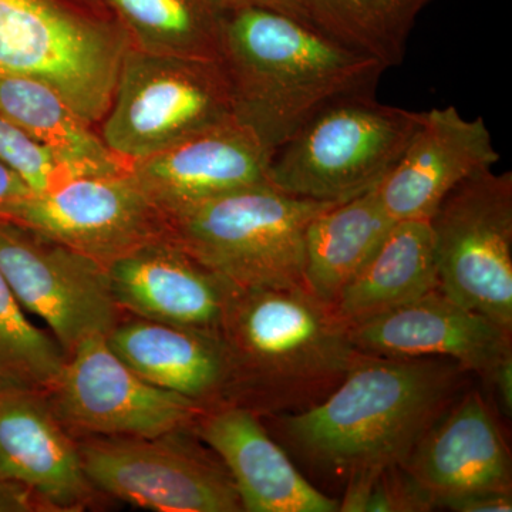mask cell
<instances>
[{
    "instance_id": "1",
    "label": "cell",
    "mask_w": 512,
    "mask_h": 512,
    "mask_svg": "<svg viewBox=\"0 0 512 512\" xmlns=\"http://www.w3.org/2000/svg\"><path fill=\"white\" fill-rule=\"evenodd\" d=\"M467 373L441 357L363 353L325 400L276 421L301 456L330 473L350 477L403 464L456 402Z\"/></svg>"
},
{
    "instance_id": "2",
    "label": "cell",
    "mask_w": 512,
    "mask_h": 512,
    "mask_svg": "<svg viewBox=\"0 0 512 512\" xmlns=\"http://www.w3.org/2000/svg\"><path fill=\"white\" fill-rule=\"evenodd\" d=\"M224 402L259 416L303 412L325 400L363 355L335 306L305 286H235L220 329Z\"/></svg>"
},
{
    "instance_id": "3",
    "label": "cell",
    "mask_w": 512,
    "mask_h": 512,
    "mask_svg": "<svg viewBox=\"0 0 512 512\" xmlns=\"http://www.w3.org/2000/svg\"><path fill=\"white\" fill-rule=\"evenodd\" d=\"M220 62L234 116L272 153L330 104L375 94L386 70L318 29L264 9L228 12Z\"/></svg>"
},
{
    "instance_id": "4",
    "label": "cell",
    "mask_w": 512,
    "mask_h": 512,
    "mask_svg": "<svg viewBox=\"0 0 512 512\" xmlns=\"http://www.w3.org/2000/svg\"><path fill=\"white\" fill-rule=\"evenodd\" d=\"M128 47L99 0H0V76L47 84L94 126L109 110Z\"/></svg>"
},
{
    "instance_id": "5",
    "label": "cell",
    "mask_w": 512,
    "mask_h": 512,
    "mask_svg": "<svg viewBox=\"0 0 512 512\" xmlns=\"http://www.w3.org/2000/svg\"><path fill=\"white\" fill-rule=\"evenodd\" d=\"M423 114L359 94L330 104L276 148L269 183L320 202H343L377 187L400 160Z\"/></svg>"
},
{
    "instance_id": "6",
    "label": "cell",
    "mask_w": 512,
    "mask_h": 512,
    "mask_svg": "<svg viewBox=\"0 0 512 512\" xmlns=\"http://www.w3.org/2000/svg\"><path fill=\"white\" fill-rule=\"evenodd\" d=\"M333 204L303 200L265 184L204 202L170 225L175 241L229 284L291 288L305 286L306 228Z\"/></svg>"
},
{
    "instance_id": "7",
    "label": "cell",
    "mask_w": 512,
    "mask_h": 512,
    "mask_svg": "<svg viewBox=\"0 0 512 512\" xmlns=\"http://www.w3.org/2000/svg\"><path fill=\"white\" fill-rule=\"evenodd\" d=\"M231 117V90L221 62L128 47L99 133L110 150L133 164Z\"/></svg>"
},
{
    "instance_id": "8",
    "label": "cell",
    "mask_w": 512,
    "mask_h": 512,
    "mask_svg": "<svg viewBox=\"0 0 512 512\" xmlns=\"http://www.w3.org/2000/svg\"><path fill=\"white\" fill-rule=\"evenodd\" d=\"M439 288L512 330V174L480 171L430 218Z\"/></svg>"
},
{
    "instance_id": "9",
    "label": "cell",
    "mask_w": 512,
    "mask_h": 512,
    "mask_svg": "<svg viewBox=\"0 0 512 512\" xmlns=\"http://www.w3.org/2000/svg\"><path fill=\"white\" fill-rule=\"evenodd\" d=\"M0 272L66 356L120 322L107 266L16 222L0 220Z\"/></svg>"
},
{
    "instance_id": "10",
    "label": "cell",
    "mask_w": 512,
    "mask_h": 512,
    "mask_svg": "<svg viewBox=\"0 0 512 512\" xmlns=\"http://www.w3.org/2000/svg\"><path fill=\"white\" fill-rule=\"evenodd\" d=\"M181 431L167 436L100 437L80 444L94 490L160 512H238L241 500L227 468Z\"/></svg>"
},
{
    "instance_id": "11",
    "label": "cell",
    "mask_w": 512,
    "mask_h": 512,
    "mask_svg": "<svg viewBox=\"0 0 512 512\" xmlns=\"http://www.w3.org/2000/svg\"><path fill=\"white\" fill-rule=\"evenodd\" d=\"M45 397L67 430L99 437L167 436L194 427L207 409L138 376L106 338L86 340L67 356Z\"/></svg>"
},
{
    "instance_id": "12",
    "label": "cell",
    "mask_w": 512,
    "mask_h": 512,
    "mask_svg": "<svg viewBox=\"0 0 512 512\" xmlns=\"http://www.w3.org/2000/svg\"><path fill=\"white\" fill-rule=\"evenodd\" d=\"M3 220L40 232L104 266L173 238L170 221L130 171L72 178L13 205Z\"/></svg>"
},
{
    "instance_id": "13",
    "label": "cell",
    "mask_w": 512,
    "mask_h": 512,
    "mask_svg": "<svg viewBox=\"0 0 512 512\" xmlns=\"http://www.w3.org/2000/svg\"><path fill=\"white\" fill-rule=\"evenodd\" d=\"M272 151L237 117L131 164L130 173L168 221L204 202L269 183Z\"/></svg>"
},
{
    "instance_id": "14",
    "label": "cell",
    "mask_w": 512,
    "mask_h": 512,
    "mask_svg": "<svg viewBox=\"0 0 512 512\" xmlns=\"http://www.w3.org/2000/svg\"><path fill=\"white\" fill-rule=\"evenodd\" d=\"M512 330L436 291L365 322L350 326V338L365 355L441 357L490 380L512 356Z\"/></svg>"
},
{
    "instance_id": "15",
    "label": "cell",
    "mask_w": 512,
    "mask_h": 512,
    "mask_svg": "<svg viewBox=\"0 0 512 512\" xmlns=\"http://www.w3.org/2000/svg\"><path fill=\"white\" fill-rule=\"evenodd\" d=\"M500 161L485 121L454 106L423 114L419 128L389 175L377 185L394 222L430 220L458 184Z\"/></svg>"
},
{
    "instance_id": "16",
    "label": "cell",
    "mask_w": 512,
    "mask_h": 512,
    "mask_svg": "<svg viewBox=\"0 0 512 512\" xmlns=\"http://www.w3.org/2000/svg\"><path fill=\"white\" fill-rule=\"evenodd\" d=\"M120 311L181 328L220 333L235 286L202 265L174 238L107 266Z\"/></svg>"
},
{
    "instance_id": "17",
    "label": "cell",
    "mask_w": 512,
    "mask_h": 512,
    "mask_svg": "<svg viewBox=\"0 0 512 512\" xmlns=\"http://www.w3.org/2000/svg\"><path fill=\"white\" fill-rule=\"evenodd\" d=\"M403 466L436 507L480 491L512 490L510 450L493 410L477 390L457 397Z\"/></svg>"
},
{
    "instance_id": "18",
    "label": "cell",
    "mask_w": 512,
    "mask_h": 512,
    "mask_svg": "<svg viewBox=\"0 0 512 512\" xmlns=\"http://www.w3.org/2000/svg\"><path fill=\"white\" fill-rule=\"evenodd\" d=\"M194 429L227 468L242 511L339 512V500L323 494L299 473L254 410L215 404L198 417Z\"/></svg>"
},
{
    "instance_id": "19",
    "label": "cell",
    "mask_w": 512,
    "mask_h": 512,
    "mask_svg": "<svg viewBox=\"0 0 512 512\" xmlns=\"http://www.w3.org/2000/svg\"><path fill=\"white\" fill-rule=\"evenodd\" d=\"M0 478L28 485L56 511L82 510L94 493L79 446L43 394H0Z\"/></svg>"
},
{
    "instance_id": "20",
    "label": "cell",
    "mask_w": 512,
    "mask_h": 512,
    "mask_svg": "<svg viewBox=\"0 0 512 512\" xmlns=\"http://www.w3.org/2000/svg\"><path fill=\"white\" fill-rule=\"evenodd\" d=\"M106 340L148 383L205 407L224 402L228 363L220 333L137 318L117 323Z\"/></svg>"
},
{
    "instance_id": "21",
    "label": "cell",
    "mask_w": 512,
    "mask_h": 512,
    "mask_svg": "<svg viewBox=\"0 0 512 512\" xmlns=\"http://www.w3.org/2000/svg\"><path fill=\"white\" fill-rule=\"evenodd\" d=\"M0 113L45 148L74 178L131 170V163L107 147L94 124L39 80L0 76Z\"/></svg>"
},
{
    "instance_id": "22",
    "label": "cell",
    "mask_w": 512,
    "mask_h": 512,
    "mask_svg": "<svg viewBox=\"0 0 512 512\" xmlns=\"http://www.w3.org/2000/svg\"><path fill=\"white\" fill-rule=\"evenodd\" d=\"M436 289L439 266L430 220L397 221L376 254L340 293L335 309L353 326Z\"/></svg>"
},
{
    "instance_id": "23",
    "label": "cell",
    "mask_w": 512,
    "mask_h": 512,
    "mask_svg": "<svg viewBox=\"0 0 512 512\" xmlns=\"http://www.w3.org/2000/svg\"><path fill=\"white\" fill-rule=\"evenodd\" d=\"M393 225L377 187L319 212L305 232V288L335 306L340 293L376 254Z\"/></svg>"
},
{
    "instance_id": "24",
    "label": "cell",
    "mask_w": 512,
    "mask_h": 512,
    "mask_svg": "<svg viewBox=\"0 0 512 512\" xmlns=\"http://www.w3.org/2000/svg\"><path fill=\"white\" fill-rule=\"evenodd\" d=\"M119 20L131 49L220 62L228 10L220 0H99Z\"/></svg>"
},
{
    "instance_id": "25",
    "label": "cell",
    "mask_w": 512,
    "mask_h": 512,
    "mask_svg": "<svg viewBox=\"0 0 512 512\" xmlns=\"http://www.w3.org/2000/svg\"><path fill=\"white\" fill-rule=\"evenodd\" d=\"M431 0H303L313 28L353 52L399 66L417 16Z\"/></svg>"
},
{
    "instance_id": "26",
    "label": "cell",
    "mask_w": 512,
    "mask_h": 512,
    "mask_svg": "<svg viewBox=\"0 0 512 512\" xmlns=\"http://www.w3.org/2000/svg\"><path fill=\"white\" fill-rule=\"evenodd\" d=\"M66 360L57 340L30 322L0 272V394L46 396Z\"/></svg>"
},
{
    "instance_id": "27",
    "label": "cell",
    "mask_w": 512,
    "mask_h": 512,
    "mask_svg": "<svg viewBox=\"0 0 512 512\" xmlns=\"http://www.w3.org/2000/svg\"><path fill=\"white\" fill-rule=\"evenodd\" d=\"M436 508L431 495L404 468L392 464L348 477L342 512H423Z\"/></svg>"
},
{
    "instance_id": "28",
    "label": "cell",
    "mask_w": 512,
    "mask_h": 512,
    "mask_svg": "<svg viewBox=\"0 0 512 512\" xmlns=\"http://www.w3.org/2000/svg\"><path fill=\"white\" fill-rule=\"evenodd\" d=\"M0 161L15 170L35 194L53 190L74 178L45 148L40 147L22 128L2 113Z\"/></svg>"
},
{
    "instance_id": "29",
    "label": "cell",
    "mask_w": 512,
    "mask_h": 512,
    "mask_svg": "<svg viewBox=\"0 0 512 512\" xmlns=\"http://www.w3.org/2000/svg\"><path fill=\"white\" fill-rule=\"evenodd\" d=\"M56 511L49 501L28 485L0 478V512Z\"/></svg>"
},
{
    "instance_id": "30",
    "label": "cell",
    "mask_w": 512,
    "mask_h": 512,
    "mask_svg": "<svg viewBox=\"0 0 512 512\" xmlns=\"http://www.w3.org/2000/svg\"><path fill=\"white\" fill-rule=\"evenodd\" d=\"M443 507L456 512H511L512 490L480 491L447 501Z\"/></svg>"
},
{
    "instance_id": "31",
    "label": "cell",
    "mask_w": 512,
    "mask_h": 512,
    "mask_svg": "<svg viewBox=\"0 0 512 512\" xmlns=\"http://www.w3.org/2000/svg\"><path fill=\"white\" fill-rule=\"evenodd\" d=\"M220 2L228 12L239 9L271 10V12L281 13V15L289 16V18L311 26L308 16H306L303 0H220Z\"/></svg>"
},
{
    "instance_id": "32",
    "label": "cell",
    "mask_w": 512,
    "mask_h": 512,
    "mask_svg": "<svg viewBox=\"0 0 512 512\" xmlns=\"http://www.w3.org/2000/svg\"><path fill=\"white\" fill-rule=\"evenodd\" d=\"M33 194L35 192L30 190L26 181L8 164L0 161V220H3L13 205Z\"/></svg>"
},
{
    "instance_id": "33",
    "label": "cell",
    "mask_w": 512,
    "mask_h": 512,
    "mask_svg": "<svg viewBox=\"0 0 512 512\" xmlns=\"http://www.w3.org/2000/svg\"><path fill=\"white\" fill-rule=\"evenodd\" d=\"M488 382L493 383L504 413L511 417L512 413V356L504 359L494 370Z\"/></svg>"
}]
</instances>
